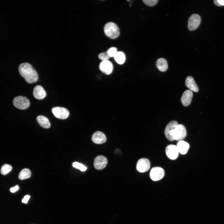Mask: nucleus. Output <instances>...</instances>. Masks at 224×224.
Returning <instances> with one entry per match:
<instances>
[{
    "label": "nucleus",
    "instance_id": "1",
    "mask_svg": "<svg viewBox=\"0 0 224 224\" xmlns=\"http://www.w3.org/2000/svg\"><path fill=\"white\" fill-rule=\"evenodd\" d=\"M18 70L20 75L29 83L37 82L38 76L36 71L29 63H24L20 65Z\"/></svg>",
    "mask_w": 224,
    "mask_h": 224
},
{
    "label": "nucleus",
    "instance_id": "2",
    "mask_svg": "<svg viewBox=\"0 0 224 224\" xmlns=\"http://www.w3.org/2000/svg\"><path fill=\"white\" fill-rule=\"evenodd\" d=\"M104 31L105 35L111 39H114L119 35V28L117 25L113 22H109L105 24Z\"/></svg>",
    "mask_w": 224,
    "mask_h": 224
},
{
    "label": "nucleus",
    "instance_id": "3",
    "mask_svg": "<svg viewBox=\"0 0 224 224\" xmlns=\"http://www.w3.org/2000/svg\"><path fill=\"white\" fill-rule=\"evenodd\" d=\"M13 103L15 107L21 110L27 109L30 105L29 100L26 97L22 96L15 97L13 100Z\"/></svg>",
    "mask_w": 224,
    "mask_h": 224
},
{
    "label": "nucleus",
    "instance_id": "4",
    "mask_svg": "<svg viewBox=\"0 0 224 224\" xmlns=\"http://www.w3.org/2000/svg\"><path fill=\"white\" fill-rule=\"evenodd\" d=\"M178 125L177 121L173 120L170 122L166 125L165 130V134L166 138L169 141L174 140V134L175 130Z\"/></svg>",
    "mask_w": 224,
    "mask_h": 224
},
{
    "label": "nucleus",
    "instance_id": "5",
    "mask_svg": "<svg viewBox=\"0 0 224 224\" xmlns=\"http://www.w3.org/2000/svg\"><path fill=\"white\" fill-rule=\"evenodd\" d=\"M52 111L56 117L61 119H67L69 114L68 110L63 107H54L52 109Z\"/></svg>",
    "mask_w": 224,
    "mask_h": 224
},
{
    "label": "nucleus",
    "instance_id": "6",
    "mask_svg": "<svg viewBox=\"0 0 224 224\" xmlns=\"http://www.w3.org/2000/svg\"><path fill=\"white\" fill-rule=\"evenodd\" d=\"M186 135L187 131L185 126L182 124H178L174 132V140L178 141L183 140Z\"/></svg>",
    "mask_w": 224,
    "mask_h": 224
},
{
    "label": "nucleus",
    "instance_id": "7",
    "mask_svg": "<svg viewBox=\"0 0 224 224\" xmlns=\"http://www.w3.org/2000/svg\"><path fill=\"white\" fill-rule=\"evenodd\" d=\"M201 21V17L198 15L195 14L191 15L188 20V29L191 31L195 30L199 26Z\"/></svg>",
    "mask_w": 224,
    "mask_h": 224
},
{
    "label": "nucleus",
    "instance_id": "8",
    "mask_svg": "<svg viewBox=\"0 0 224 224\" xmlns=\"http://www.w3.org/2000/svg\"><path fill=\"white\" fill-rule=\"evenodd\" d=\"M164 171L162 168L154 167L151 170L150 175L152 180L156 181L162 179L164 175Z\"/></svg>",
    "mask_w": 224,
    "mask_h": 224
},
{
    "label": "nucleus",
    "instance_id": "9",
    "mask_svg": "<svg viewBox=\"0 0 224 224\" xmlns=\"http://www.w3.org/2000/svg\"><path fill=\"white\" fill-rule=\"evenodd\" d=\"M150 166V163L146 158H142L138 161L136 165V169L138 171L140 172H144L148 171Z\"/></svg>",
    "mask_w": 224,
    "mask_h": 224
},
{
    "label": "nucleus",
    "instance_id": "10",
    "mask_svg": "<svg viewBox=\"0 0 224 224\" xmlns=\"http://www.w3.org/2000/svg\"><path fill=\"white\" fill-rule=\"evenodd\" d=\"M107 163V160L105 156L102 155L97 156L94 159V166L98 170H102L105 167Z\"/></svg>",
    "mask_w": 224,
    "mask_h": 224
},
{
    "label": "nucleus",
    "instance_id": "11",
    "mask_svg": "<svg viewBox=\"0 0 224 224\" xmlns=\"http://www.w3.org/2000/svg\"><path fill=\"white\" fill-rule=\"evenodd\" d=\"M165 152L167 156L170 159H175L178 156L179 152L176 146L175 145L170 144L167 146Z\"/></svg>",
    "mask_w": 224,
    "mask_h": 224
},
{
    "label": "nucleus",
    "instance_id": "12",
    "mask_svg": "<svg viewBox=\"0 0 224 224\" xmlns=\"http://www.w3.org/2000/svg\"><path fill=\"white\" fill-rule=\"evenodd\" d=\"M193 95V92L190 90H186L184 92L181 98V103L184 106H187L190 104Z\"/></svg>",
    "mask_w": 224,
    "mask_h": 224
},
{
    "label": "nucleus",
    "instance_id": "13",
    "mask_svg": "<svg viewBox=\"0 0 224 224\" xmlns=\"http://www.w3.org/2000/svg\"><path fill=\"white\" fill-rule=\"evenodd\" d=\"M100 70L107 75L110 74L113 70V65L112 63L108 60L102 61L100 64Z\"/></svg>",
    "mask_w": 224,
    "mask_h": 224
},
{
    "label": "nucleus",
    "instance_id": "14",
    "mask_svg": "<svg viewBox=\"0 0 224 224\" xmlns=\"http://www.w3.org/2000/svg\"><path fill=\"white\" fill-rule=\"evenodd\" d=\"M91 139L95 143L100 144L105 142L106 140V138L103 133L98 131L93 134Z\"/></svg>",
    "mask_w": 224,
    "mask_h": 224
},
{
    "label": "nucleus",
    "instance_id": "15",
    "mask_svg": "<svg viewBox=\"0 0 224 224\" xmlns=\"http://www.w3.org/2000/svg\"><path fill=\"white\" fill-rule=\"evenodd\" d=\"M33 94L35 98L41 100L44 99L45 97L46 93L41 86L37 85L34 89Z\"/></svg>",
    "mask_w": 224,
    "mask_h": 224
},
{
    "label": "nucleus",
    "instance_id": "16",
    "mask_svg": "<svg viewBox=\"0 0 224 224\" xmlns=\"http://www.w3.org/2000/svg\"><path fill=\"white\" fill-rule=\"evenodd\" d=\"M185 84L186 86L190 90L196 92L198 91V87L192 77L190 76L187 77L185 80Z\"/></svg>",
    "mask_w": 224,
    "mask_h": 224
},
{
    "label": "nucleus",
    "instance_id": "17",
    "mask_svg": "<svg viewBox=\"0 0 224 224\" xmlns=\"http://www.w3.org/2000/svg\"><path fill=\"white\" fill-rule=\"evenodd\" d=\"M189 146L188 143L183 140L179 141L176 145L179 152L182 154H185L187 153Z\"/></svg>",
    "mask_w": 224,
    "mask_h": 224
},
{
    "label": "nucleus",
    "instance_id": "18",
    "mask_svg": "<svg viewBox=\"0 0 224 224\" xmlns=\"http://www.w3.org/2000/svg\"><path fill=\"white\" fill-rule=\"evenodd\" d=\"M36 120L39 125L44 128H49L50 127V123L48 119L43 115H39L37 117Z\"/></svg>",
    "mask_w": 224,
    "mask_h": 224
},
{
    "label": "nucleus",
    "instance_id": "19",
    "mask_svg": "<svg viewBox=\"0 0 224 224\" xmlns=\"http://www.w3.org/2000/svg\"><path fill=\"white\" fill-rule=\"evenodd\" d=\"M157 68L161 71L164 72L168 69V65L166 60L164 58H160L156 62Z\"/></svg>",
    "mask_w": 224,
    "mask_h": 224
},
{
    "label": "nucleus",
    "instance_id": "20",
    "mask_svg": "<svg viewBox=\"0 0 224 224\" xmlns=\"http://www.w3.org/2000/svg\"><path fill=\"white\" fill-rule=\"evenodd\" d=\"M114 57L116 62L119 64H123L125 61V55L122 52H117Z\"/></svg>",
    "mask_w": 224,
    "mask_h": 224
},
{
    "label": "nucleus",
    "instance_id": "21",
    "mask_svg": "<svg viewBox=\"0 0 224 224\" xmlns=\"http://www.w3.org/2000/svg\"><path fill=\"white\" fill-rule=\"evenodd\" d=\"M31 175V173L29 170L26 168L24 169L20 172L19 178L21 180H23L30 178Z\"/></svg>",
    "mask_w": 224,
    "mask_h": 224
},
{
    "label": "nucleus",
    "instance_id": "22",
    "mask_svg": "<svg viewBox=\"0 0 224 224\" xmlns=\"http://www.w3.org/2000/svg\"><path fill=\"white\" fill-rule=\"evenodd\" d=\"M12 168V167L10 165L4 164L1 168V173L3 175H6L11 171Z\"/></svg>",
    "mask_w": 224,
    "mask_h": 224
},
{
    "label": "nucleus",
    "instance_id": "23",
    "mask_svg": "<svg viewBox=\"0 0 224 224\" xmlns=\"http://www.w3.org/2000/svg\"><path fill=\"white\" fill-rule=\"evenodd\" d=\"M73 167L79 169L81 171H85L86 169V167L82 164L80 163L77 162H74L72 164Z\"/></svg>",
    "mask_w": 224,
    "mask_h": 224
},
{
    "label": "nucleus",
    "instance_id": "24",
    "mask_svg": "<svg viewBox=\"0 0 224 224\" xmlns=\"http://www.w3.org/2000/svg\"><path fill=\"white\" fill-rule=\"evenodd\" d=\"M98 57L100 59L104 60H108L110 57L108 55L107 52L102 53L99 54Z\"/></svg>",
    "mask_w": 224,
    "mask_h": 224
},
{
    "label": "nucleus",
    "instance_id": "25",
    "mask_svg": "<svg viewBox=\"0 0 224 224\" xmlns=\"http://www.w3.org/2000/svg\"><path fill=\"white\" fill-rule=\"evenodd\" d=\"M143 2L146 5L153 6L156 5L158 2V0H143Z\"/></svg>",
    "mask_w": 224,
    "mask_h": 224
},
{
    "label": "nucleus",
    "instance_id": "26",
    "mask_svg": "<svg viewBox=\"0 0 224 224\" xmlns=\"http://www.w3.org/2000/svg\"><path fill=\"white\" fill-rule=\"evenodd\" d=\"M117 52L116 48L114 47L110 48L107 51V52L110 57H114Z\"/></svg>",
    "mask_w": 224,
    "mask_h": 224
},
{
    "label": "nucleus",
    "instance_id": "27",
    "mask_svg": "<svg viewBox=\"0 0 224 224\" xmlns=\"http://www.w3.org/2000/svg\"><path fill=\"white\" fill-rule=\"evenodd\" d=\"M214 2V4L217 6H224V0H215Z\"/></svg>",
    "mask_w": 224,
    "mask_h": 224
},
{
    "label": "nucleus",
    "instance_id": "28",
    "mask_svg": "<svg viewBox=\"0 0 224 224\" xmlns=\"http://www.w3.org/2000/svg\"><path fill=\"white\" fill-rule=\"evenodd\" d=\"M30 197V196L26 195L22 199V202L23 203H26Z\"/></svg>",
    "mask_w": 224,
    "mask_h": 224
},
{
    "label": "nucleus",
    "instance_id": "29",
    "mask_svg": "<svg viewBox=\"0 0 224 224\" xmlns=\"http://www.w3.org/2000/svg\"><path fill=\"white\" fill-rule=\"evenodd\" d=\"M19 189L18 185H16L15 186L11 188L10 189V191L12 193H14L17 191Z\"/></svg>",
    "mask_w": 224,
    "mask_h": 224
}]
</instances>
